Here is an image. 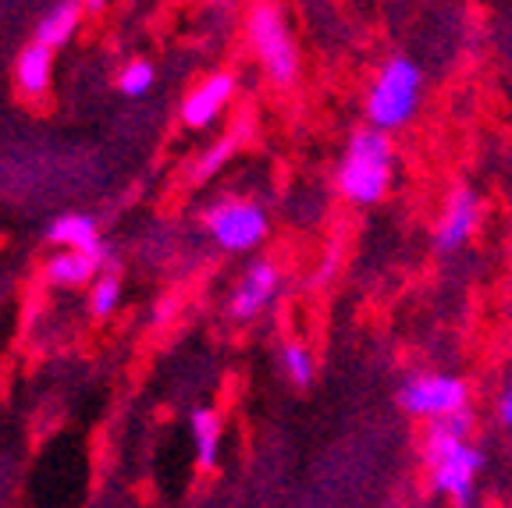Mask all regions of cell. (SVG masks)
<instances>
[{
  "mask_svg": "<svg viewBox=\"0 0 512 508\" xmlns=\"http://www.w3.org/2000/svg\"><path fill=\"white\" fill-rule=\"evenodd\" d=\"M395 178V146L388 132L356 128L338 164V192L356 207H374L388 196Z\"/></svg>",
  "mask_w": 512,
  "mask_h": 508,
  "instance_id": "cell-1",
  "label": "cell"
},
{
  "mask_svg": "<svg viewBox=\"0 0 512 508\" xmlns=\"http://www.w3.org/2000/svg\"><path fill=\"white\" fill-rule=\"evenodd\" d=\"M420 100H424V68L409 54H392L370 82L363 114L370 128L392 135L416 118Z\"/></svg>",
  "mask_w": 512,
  "mask_h": 508,
  "instance_id": "cell-2",
  "label": "cell"
},
{
  "mask_svg": "<svg viewBox=\"0 0 512 508\" xmlns=\"http://www.w3.org/2000/svg\"><path fill=\"white\" fill-rule=\"evenodd\" d=\"M249 43H253L256 57L264 64V72L271 75L278 86H288L299 72V54L292 43V32L281 15L278 4H256L249 11Z\"/></svg>",
  "mask_w": 512,
  "mask_h": 508,
  "instance_id": "cell-3",
  "label": "cell"
},
{
  "mask_svg": "<svg viewBox=\"0 0 512 508\" xmlns=\"http://www.w3.org/2000/svg\"><path fill=\"white\" fill-rule=\"evenodd\" d=\"M395 402L416 420H452L466 413V384L448 374H420L395 391Z\"/></svg>",
  "mask_w": 512,
  "mask_h": 508,
  "instance_id": "cell-4",
  "label": "cell"
},
{
  "mask_svg": "<svg viewBox=\"0 0 512 508\" xmlns=\"http://www.w3.org/2000/svg\"><path fill=\"white\" fill-rule=\"evenodd\" d=\"M207 231L228 253H249L267 239V214L253 199H221L207 210Z\"/></svg>",
  "mask_w": 512,
  "mask_h": 508,
  "instance_id": "cell-5",
  "label": "cell"
},
{
  "mask_svg": "<svg viewBox=\"0 0 512 508\" xmlns=\"http://www.w3.org/2000/svg\"><path fill=\"white\" fill-rule=\"evenodd\" d=\"M480 228V196L466 185L448 192L445 210L438 217V228H434V246L441 253H456L466 242L473 239V231Z\"/></svg>",
  "mask_w": 512,
  "mask_h": 508,
  "instance_id": "cell-6",
  "label": "cell"
},
{
  "mask_svg": "<svg viewBox=\"0 0 512 508\" xmlns=\"http://www.w3.org/2000/svg\"><path fill=\"white\" fill-rule=\"evenodd\" d=\"M278 285H281L278 267L271 260H256L246 270V278L239 281V288L232 292V299H228V313L235 320H253L278 295Z\"/></svg>",
  "mask_w": 512,
  "mask_h": 508,
  "instance_id": "cell-7",
  "label": "cell"
},
{
  "mask_svg": "<svg viewBox=\"0 0 512 508\" xmlns=\"http://www.w3.org/2000/svg\"><path fill=\"white\" fill-rule=\"evenodd\" d=\"M480 462L484 459H480L477 448L459 445L456 452H448L445 459L434 462V487L441 494H448L459 508H466L473 498V477H477Z\"/></svg>",
  "mask_w": 512,
  "mask_h": 508,
  "instance_id": "cell-8",
  "label": "cell"
},
{
  "mask_svg": "<svg viewBox=\"0 0 512 508\" xmlns=\"http://www.w3.org/2000/svg\"><path fill=\"white\" fill-rule=\"evenodd\" d=\"M232 93H235V79H232V75H228V72L210 75V79H203L200 86H196L189 96H185L182 121L189 128H207V125H214V121L221 118L224 107H228V100H232Z\"/></svg>",
  "mask_w": 512,
  "mask_h": 508,
  "instance_id": "cell-9",
  "label": "cell"
},
{
  "mask_svg": "<svg viewBox=\"0 0 512 508\" xmlns=\"http://www.w3.org/2000/svg\"><path fill=\"white\" fill-rule=\"evenodd\" d=\"M100 263H104V246L89 249V253L68 249V253H57L54 260H50L47 278H50V285H57V288H79L96 278Z\"/></svg>",
  "mask_w": 512,
  "mask_h": 508,
  "instance_id": "cell-10",
  "label": "cell"
},
{
  "mask_svg": "<svg viewBox=\"0 0 512 508\" xmlns=\"http://www.w3.org/2000/svg\"><path fill=\"white\" fill-rule=\"evenodd\" d=\"M18 86H22V93L36 96L43 93V89L50 86V75H54V50L43 47V43H32V47L22 50V57H18Z\"/></svg>",
  "mask_w": 512,
  "mask_h": 508,
  "instance_id": "cell-11",
  "label": "cell"
},
{
  "mask_svg": "<svg viewBox=\"0 0 512 508\" xmlns=\"http://www.w3.org/2000/svg\"><path fill=\"white\" fill-rule=\"evenodd\" d=\"M50 242L61 249H82V253H89V249H100V239H96V224L89 221L86 214H64L57 217L54 224H50Z\"/></svg>",
  "mask_w": 512,
  "mask_h": 508,
  "instance_id": "cell-12",
  "label": "cell"
},
{
  "mask_svg": "<svg viewBox=\"0 0 512 508\" xmlns=\"http://www.w3.org/2000/svg\"><path fill=\"white\" fill-rule=\"evenodd\" d=\"M79 18H82L79 0H64V4H57V8L40 22V29H36V43L57 50L61 43L72 40V32L79 29Z\"/></svg>",
  "mask_w": 512,
  "mask_h": 508,
  "instance_id": "cell-13",
  "label": "cell"
},
{
  "mask_svg": "<svg viewBox=\"0 0 512 508\" xmlns=\"http://www.w3.org/2000/svg\"><path fill=\"white\" fill-rule=\"evenodd\" d=\"M192 445H196V462L210 469L217 462V448H221V420L210 409H196L192 413Z\"/></svg>",
  "mask_w": 512,
  "mask_h": 508,
  "instance_id": "cell-14",
  "label": "cell"
},
{
  "mask_svg": "<svg viewBox=\"0 0 512 508\" xmlns=\"http://www.w3.org/2000/svg\"><path fill=\"white\" fill-rule=\"evenodd\" d=\"M281 374L288 377V384L292 388H310L313 384V356H310V349H306L303 342H285L281 345Z\"/></svg>",
  "mask_w": 512,
  "mask_h": 508,
  "instance_id": "cell-15",
  "label": "cell"
},
{
  "mask_svg": "<svg viewBox=\"0 0 512 508\" xmlns=\"http://www.w3.org/2000/svg\"><path fill=\"white\" fill-rule=\"evenodd\" d=\"M153 86V64L150 61H128L118 75V89L125 96H143Z\"/></svg>",
  "mask_w": 512,
  "mask_h": 508,
  "instance_id": "cell-16",
  "label": "cell"
},
{
  "mask_svg": "<svg viewBox=\"0 0 512 508\" xmlns=\"http://www.w3.org/2000/svg\"><path fill=\"white\" fill-rule=\"evenodd\" d=\"M118 299H121V281L114 278V274H104V278L93 285V292H89V310H93L96 317H107V313L118 306Z\"/></svg>",
  "mask_w": 512,
  "mask_h": 508,
  "instance_id": "cell-17",
  "label": "cell"
},
{
  "mask_svg": "<svg viewBox=\"0 0 512 508\" xmlns=\"http://www.w3.org/2000/svg\"><path fill=\"white\" fill-rule=\"evenodd\" d=\"M232 150H235V143H217L214 150H210L207 157L200 160V175H203V178H207V175H214L217 167H221L224 160L232 157Z\"/></svg>",
  "mask_w": 512,
  "mask_h": 508,
  "instance_id": "cell-18",
  "label": "cell"
},
{
  "mask_svg": "<svg viewBox=\"0 0 512 508\" xmlns=\"http://www.w3.org/2000/svg\"><path fill=\"white\" fill-rule=\"evenodd\" d=\"M498 420H502V427H512V381L505 384L502 398H498Z\"/></svg>",
  "mask_w": 512,
  "mask_h": 508,
  "instance_id": "cell-19",
  "label": "cell"
},
{
  "mask_svg": "<svg viewBox=\"0 0 512 508\" xmlns=\"http://www.w3.org/2000/svg\"><path fill=\"white\" fill-rule=\"evenodd\" d=\"M86 8H104V0H86Z\"/></svg>",
  "mask_w": 512,
  "mask_h": 508,
  "instance_id": "cell-20",
  "label": "cell"
}]
</instances>
